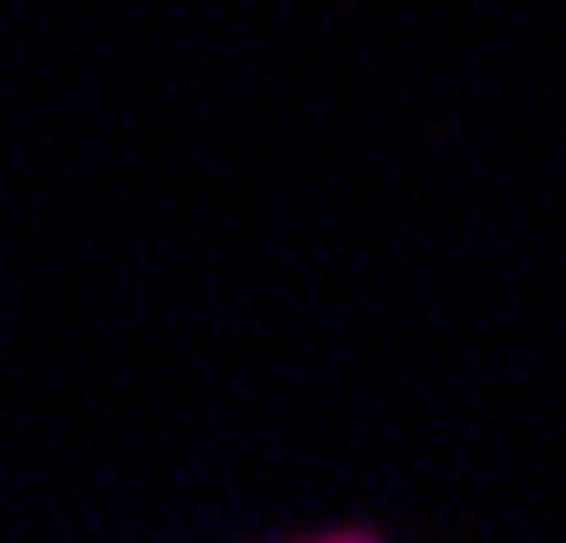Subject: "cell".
Masks as SVG:
<instances>
[{
	"label": "cell",
	"mask_w": 566,
	"mask_h": 543,
	"mask_svg": "<svg viewBox=\"0 0 566 543\" xmlns=\"http://www.w3.org/2000/svg\"><path fill=\"white\" fill-rule=\"evenodd\" d=\"M276 543H382V536L360 529V521H345V529H298V536H276Z\"/></svg>",
	"instance_id": "6da1fadb"
}]
</instances>
